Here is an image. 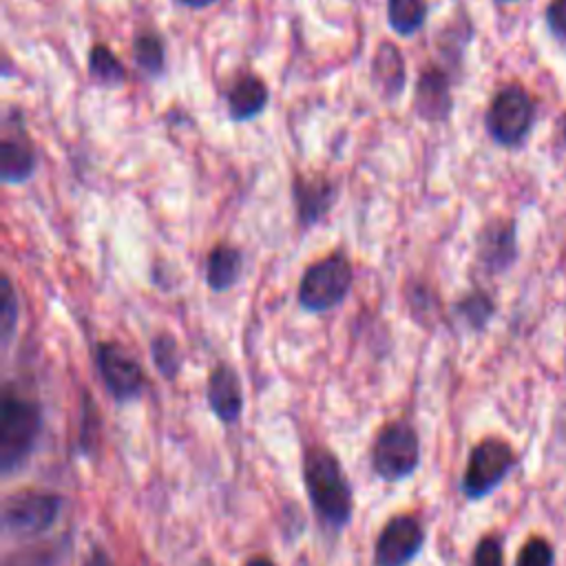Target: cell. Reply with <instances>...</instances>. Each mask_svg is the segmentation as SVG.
Masks as SVG:
<instances>
[{
	"mask_svg": "<svg viewBox=\"0 0 566 566\" xmlns=\"http://www.w3.org/2000/svg\"><path fill=\"white\" fill-rule=\"evenodd\" d=\"M301 475L318 526L329 535H340L352 522L354 489L338 455L318 442L305 447Z\"/></svg>",
	"mask_w": 566,
	"mask_h": 566,
	"instance_id": "1",
	"label": "cell"
},
{
	"mask_svg": "<svg viewBox=\"0 0 566 566\" xmlns=\"http://www.w3.org/2000/svg\"><path fill=\"white\" fill-rule=\"evenodd\" d=\"M42 427V405L22 389L4 385L0 398V471L4 478L27 464Z\"/></svg>",
	"mask_w": 566,
	"mask_h": 566,
	"instance_id": "2",
	"label": "cell"
},
{
	"mask_svg": "<svg viewBox=\"0 0 566 566\" xmlns=\"http://www.w3.org/2000/svg\"><path fill=\"white\" fill-rule=\"evenodd\" d=\"M354 285V265L343 250H332L310 263L296 285V303L307 314L336 310Z\"/></svg>",
	"mask_w": 566,
	"mask_h": 566,
	"instance_id": "3",
	"label": "cell"
},
{
	"mask_svg": "<svg viewBox=\"0 0 566 566\" xmlns=\"http://www.w3.org/2000/svg\"><path fill=\"white\" fill-rule=\"evenodd\" d=\"M517 462V451L504 438L489 436L475 442L469 451L460 480V491L464 500L480 502L489 497L506 482Z\"/></svg>",
	"mask_w": 566,
	"mask_h": 566,
	"instance_id": "4",
	"label": "cell"
},
{
	"mask_svg": "<svg viewBox=\"0 0 566 566\" xmlns=\"http://www.w3.org/2000/svg\"><path fill=\"white\" fill-rule=\"evenodd\" d=\"M369 464L385 482H402L411 478L420 467V438L413 424L407 420L385 422L374 436Z\"/></svg>",
	"mask_w": 566,
	"mask_h": 566,
	"instance_id": "5",
	"label": "cell"
},
{
	"mask_svg": "<svg viewBox=\"0 0 566 566\" xmlns=\"http://www.w3.org/2000/svg\"><path fill=\"white\" fill-rule=\"evenodd\" d=\"M64 500L42 489H20L2 500V531L11 537H35L46 533L60 517Z\"/></svg>",
	"mask_w": 566,
	"mask_h": 566,
	"instance_id": "6",
	"label": "cell"
},
{
	"mask_svg": "<svg viewBox=\"0 0 566 566\" xmlns=\"http://www.w3.org/2000/svg\"><path fill=\"white\" fill-rule=\"evenodd\" d=\"M535 119V102L520 84L502 86L489 102L484 126L489 137L506 148L522 144Z\"/></svg>",
	"mask_w": 566,
	"mask_h": 566,
	"instance_id": "7",
	"label": "cell"
},
{
	"mask_svg": "<svg viewBox=\"0 0 566 566\" xmlns=\"http://www.w3.org/2000/svg\"><path fill=\"white\" fill-rule=\"evenodd\" d=\"M38 172V150L29 135L20 106L7 104L0 133V181L7 186L27 184Z\"/></svg>",
	"mask_w": 566,
	"mask_h": 566,
	"instance_id": "8",
	"label": "cell"
},
{
	"mask_svg": "<svg viewBox=\"0 0 566 566\" xmlns=\"http://www.w3.org/2000/svg\"><path fill=\"white\" fill-rule=\"evenodd\" d=\"M97 374L117 405L142 398L148 387V378L139 360L117 340H102L95 345Z\"/></svg>",
	"mask_w": 566,
	"mask_h": 566,
	"instance_id": "9",
	"label": "cell"
},
{
	"mask_svg": "<svg viewBox=\"0 0 566 566\" xmlns=\"http://www.w3.org/2000/svg\"><path fill=\"white\" fill-rule=\"evenodd\" d=\"M424 539V526L416 515H391L374 542V566H409L420 555Z\"/></svg>",
	"mask_w": 566,
	"mask_h": 566,
	"instance_id": "10",
	"label": "cell"
},
{
	"mask_svg": "<svg viewBox=\"0 0 566 566\" xmlns=\"http://www.w3.org/2000/svg\"><path fill=\"white\" fill-rule=\"evenodd\" d=\"M294 217L301 228H312L321 223L338 201V184L323 172H301L296 170L290 186Z\"/></svg>",
	"mask_w": 566,
	"mask_h": 566,
	"instance_id": "11",
	"label": "cell"
},
{
	"mask_svg": "<svg viewBox=\"0 0 566 566\" xmlns=\"http://www.w3.org/2000/svg\"><path fill=\"white\" fill-rule=\"evenodd\" d=\"M411 108L418 119L427 124H442L453 111L451 75L440 64H427L418 71L413 84Z\"/></svg>",
	"mask_w": 566,
	"mask_h": 566,
	"instance_id": "12",
	"label": "cell"
},
{
	"mask_svg": "<svg viewBox=\"0 0 566 566\" xmlns=\"http://www.w3.org/2000/svg\"><path fill=\"white\" fill-rule=\"evenodd\" d=\"M475 259L486 274L506 272L517 259L515 223L511 219H493L484 223L475 241Z\"/></svg>",
	"mask_w": 566,
	"mask_h": 566,
	"instance_id": "13",
	"label": "cell"
},
{
	"mask_svg": "<svg viewBox=\"0 0 566 566\" xmlns=\"http://www.w3.org/2000/svg\"><path fill=\"white\" fill-rule=\"evenodd\" d=\"M206 402L221 424H234L245 405L239 371L228 363H217L206 380Z\"/></svg>",
	"mask_w": 566,
	"mask_h": 566,
	"instance_id": "14",
	"label": "cell"
},
{
	"mask_svg": "<svg viewBox=\"0 0 566 566\" xmlns=\"http://www.w3.org/2000/svg\"><path fill=\"white\" fill-rule=\"evenodd\" d=\"M371 86L382 102H398L407 88V62L400 46L391 40H380L369 62Z\"/></svg>",
	"mask_w": 566,
	"mask_h": 566,
	"instance_id": "15",
	"label": "cell"
},
{
	"mask_svg": "<svg viewBox=\"0 0 566 566\" xmlns=\"http://www.w3.org/2000/svg\"><path fill=\"white\" fill-rule=\"evenodd\" d=\"M226 113L232 122H250L259 117L270 104V88L256 73L237 75L223 93Z\"/></svg>",
	"mask_w": 566,
	"mask_h": 566,
	"instance_id": "16",
	"label": "cell"
},
{
	"mask_svg": "<svg viewBox=\"0 0 566 566\" xmlns=\"http://www.w3.org/2000/svg\"><path fill=\"white\" fill-rule=\"evenodd\" d=\"M243 276V252L226 241L214 243L206 254L203 279L210 292H228Z\"/></svg>",
	"mask_w": 566,
	"mask_h": 566,
	"instance_id": "17",
	"label": "cell"
},
{
	"mask_svg": "<svg viewBox=\"0 0 566 566\" xmlns=\"http://www.w3.org/2000/svg\"><path fill=\"white\" fill-rule=\"evenodd\" d=\"M130 55L146 77L159 80L166 73V40L159 31L137 29L130 42Z\"/></svg>",
	"mask_w": 566,
	"mask_h": 566,
	"instance_id": "18",
	"label": "cell"
},
{
	"mask_svg": "<svg viewBox=\"0 0 566 566\" xmlns=\"http://www.w3.org/2000/svg\"><path fill=\"white\" fill-rule=\"evenodd\" d=\"M88 77L106 88H119L128 80V69L106 42H95L86 53Z\"/></svg>",
	"mask_w": 566,
	"mask_h": 566,
	"instance_id": "19",
	"label": "cell"
},
{
	"mask_svg": "<svg viewBox=\"0 0 566 566\" xmlns=\"http://www.w3.org/2000/svg\"><path fill=\"white\" fill-rule=\"evenodd\" d=\"M429 15L427 0H387V24L400 38L416 35Z\"/></svg>",
	"mask_w": 566,
	"mask_h": 566,
	"instance_id": "20",
	"label": "cell"
},
{
	"mask_svg": "<svg viewBox=\"0 0 566 566\" xmlns=\"http://www.w3.org/2000/svg\"><path fill=\"white\" fill-rule=\"evenodd\" d=\"M453 314L473 332H482L495 314L493 298L482 290H471L453 303Z\"/></svg>",
	"mask_w": 566,
	"mask_h": 566,
	"instance_id": "21",
	"label": "cell"
},
{
	"mask_svg": "<svg viewBox=\"0 0 566 566\" xmlns=\"http://www.w3.org/2000/svg\"><path fill=\"white\" fill-rule=\"evenodd\" d=\"M150 360L161 378L175 380L184 367V354L179 340L170 332H157L150 338Z\"/></svg>",
	"mask_w": 566,
	"mask_h": 566,
	"instance_id": "22",
	"label": "cell"
},
{
	"mask_svg": "<svg viewBox=\"0 0 566 566\" xmlns=\"http://www.w3.org/2000/svg\"><path fill=\"white\" fill-rule=\"evenodd\" d=\"M20 318V303L18 294L13 287V281L9 274H2V296H0V336H2V347L7 349Z\"/></svg>",
	"mask_w": 566,
	"mask_h": 566,
	"instance_id": "23",
	"label": "cell"
},
{
	"mask_svg": "<svg viewBox=\"0 0 566 566\" xmlns=\"http://www.w3.org/2000/svg\"><path fill=\"white\" fill-rule=\"evenodd\" d=\"M555 562H557L555 546L542 535H531L520 546L513 566H555Z\"/></svg>",
	"mask_w": 566,
	"mask_h": 566,
	"instance_id": "24",
	"label": "cell"
},
{
	"mask_svg": "<svg viewBox=\"0 0 566 566\" xmlns=\"http://www.w3.org/2000/svg\"><path fill=\"white\" fill-rule=\"evenodd\" d=\"M471 566H504V542L495 533H486L478 539L471 553Z\"/></svg>",
	"mask_w": 566,
	"mask_h": 566,
	"instance_id": "25",
	"label": "cell"
},
{
	"mask_svg": "<svg viewBox=\"0 0 566 566\" xmlns=\"http://www.w3.org/2000/svg\"><path fill=\"white\" fill-rule=\"evenodd\" d=\"M97 433H99V416L95 409V402L91 394L82 396V427H80V451L93 453L97 447Z\"/></svg>",
	"mask_w": 566,
	"mask_h": 566,
	"instance_id": "26",
	"label": "cell"
},
{
	"mask_svg": "<svg viewBox=\"0 0 566 566\" xmlns=\"http://www.w3.org/2000/svg\"><path fill=\"white\" fill-rule=\"evenodd\" d=\"M405 298L409 303V312L413 314V318H427V314L433 312V294L427 287V283H409L405 290Z\"/></svg>",
	"mask_w": 566,
	"mask_h": 566,
	"instance_id": "27",
	"label": "cell"
},
{
	"mask_svg": "<svg viewBox=\"0 0 566 566\" xmlns=\"http://www.w3.org/2000/svg\"><path fill=\"white\" fill-rule=\"evenodd\" d=\"M546 22L557 38L566 40V0H551L546 9Z\"/></svg>",
	"mask_w": 566,
	"mask_h": 566,
	"instance_id": "28",
	"label": "cell"
},
{
	"mask_svg": "<svg viewBox=\"0 0 566 566\" xmlns=\"http://www.w3.org/2000/svg\"><path fill=\"white\" fill-rule=\"evenodd\" d=\"M82 566H115V564H113V559L108 557L106 551L93 548V551L86 555V559H84Z\"/></svg>",
	"mask_w": 566,
	"mask_h": 566,
	"instance_id": "29",
	"label": "cell"
},
{
	"mask_svg": "<svg viewBox=\"0 0 566 566\" xmlns=\"http://www.w3.org/2000/svg\"><path fill=\"white\" fill-rule=\"evenodd\" d=\"M219 0H177V4L186 7V9H195V11H201V9H208L212 4H217Z\"/></svg>",
	"mask_w": 566,
	"mask_h": 566,
	"instance_id": "30",
	"label": "cell"
},
{
	"mask_svg": "<svg viewBox=\"0 0 566 566\" xmlns=\"http://www.w3.org/2000/svg\"><path fill=\"white\" fill-rule=\"evenodd\" d=\"M241 566H276V564L270 557H265V555H252Z\"/></svg>",
	"mask_w": 566,
	"mask_h": 566,
	"instance_id": "31",
	"label": "cell"
},
{
	"mask_svg": "<svg viewBox=\"0 0 566 566\" xmlns=\"http://www.w3.org/2000/svg\"><path fill=\"white\" fill-rule=\"evenodd\" d=\"M559 130H562V137H564V142H566V115L562 117V124H559Z\"/></svg>",
	"mask_w": 566,
	"mask_h": 566,
	"instance_id": "32",
	"label": "cell"
},
{
	"mask_svg": "<svg viewBox=\"0 0 566 566\" xmlns=\"http://www.w3.org/2000/svg\"><path fill=\"white\" fill-rule=\"evenodd\" d=\"M197 566H214V564H212L208 557H203V559H199V562H197Z\"/></svg>",
	"mask_w": 566,
	"mask_h": 566,
	"instance_id": "33",
	"label": "cell"
},
{
	"mask_svg": "<svg viewBox=\"0 0 566 566\" xmlns=\"http://www.w3.org/2000/svg\"><path fill=\"white\" fill-rule=\"evenodd\" d=\"M493 2H497V4H506V2H515V0H493Z\"/></svg>",
	"mask_w": 566,
	"mask_h": 566,
	"instance_id": "34",
	"label": "cell"
}]
</instances>
